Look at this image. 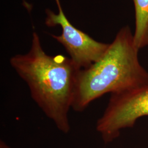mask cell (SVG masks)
Returning <instances> with one entry per match:
<instances>
[{
	"instance_id": "obj_6",
	"label": "cell",
	"mask_w": 148,
	"mask_h": 148,
	"mask_svg": "<svg viewBox=\"0 0 148 148\" xmlns=\"http://www.w3.org/2000/svg\"><path fill=\"white\" fill-rule=\"evenodd\" d=\"M0 148H11L3 140H0Z\"/></svg>"
},
{
	"instance_id": "obj_2",
	"label": "cell",
	"mask_w": 148,
	"mask_h": 148,
	"mask_svg": "<svg viewBox=\"0 0 148 148\" xmlns=\"http://www.w3.org/2000/svg\"><path fill=\"white\" fill-rule=\"evenodd\" d=\"M129 26L122 27L103 56L78 71L71 109L82 112L95 99L148 86V72L140 64Z\"/></svg>"
},
{
	"instance_id": "obj_4",
	"label": "cell",
	"mask_w": 148,
	"mask_h": 148,
	"mask_svg": "<svg viewBox=\"0 0 148 148\" xmlns=\"http://www.w3.org/2000/svg\"><path fill=\"white\" fill-rule=\"evenodd\" d=\"M58 12L56 14L46 9L45 24L48 27L59 25L62 32L60 35L51 36L65 48L70 58L78 69H86L98 62L103 56L110 43L98 42L88 34L71 24L63 11L60 0H54Z\"/></svg>"
},
{
	"instance_id": "obj_7",
	"label": "cell",
	"mask_w": 148,
	"mask_h": 148,
	"mask_svg": "<svg viewBox=\"0 0 148 148\" xmlns=\"http://www.w3.org/2000/svg\"><path fill=\"white\" fill-rule=\"evenodd\" d=\"M24 1H25V0H24Z\"/></svg>"
},
{
	"instance_id": "obj_3",
	"label": "cell",
	"mask_w": 148,
	"mask_h": 148,
	"mask_svg": "<svg viewBox=\"0 0 148 148\" xmlns=\"http://www.w3.org/2000/svg\"><path fill=\"white\" fill-rule=\"evenodd\" d=\"M148 116V86L112 93L96 129L104 143H111L121 131L133 127L138 119Z\"/></svg>"
},
{
	"instance_id": "obj_5",
	"label": "cell",
	"mask_w": 148,
	"mask_h": 148,
	"mask_svg": "<svg viewBox=\"0 0 148 148\" xmlns=\"http://www.w3.org/2000/svg\"><path fill=\"white\" fill-rule=\"evenodd\" d=\"M135 10L134 45L139 50L148 46V0H132Z\"/></svg>"
},
{
	"instance_id": "obj_1",
	"label": "cell",
	"mask_w": 148,
	"mask_h": 148,
	"mask_svg": "<svg viewBox=\"0 0 148 148\" xmlns=\"http://www.w3.org/2000/svg\"><path fill=\"white\" fill-rule=\"evenodd\" d=\"M11 66L27 84L32 99L59 131L70 130L69 112L79 69L62 54L45 52L38 35L32 34L30 50L10 59Z\"/></svg>"
}]
</instances>
